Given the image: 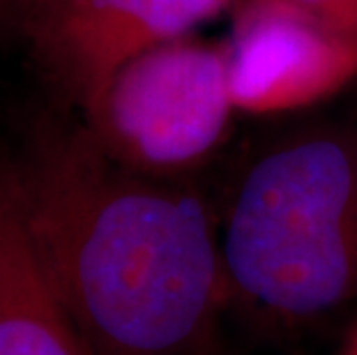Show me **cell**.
<instances>
[{
  "mask_svg": "<svg viewBox=\"0 0 357 355\" xmlns=\"http://www.w3.org/2000/svg\"><path fill=\"white\" fill-rule=\"evenodd\" d=\"M17 176L88 355H219L231 305L219 215L199 190L116 162L86 127H47Z\"/></svg>",
  "mask_w": 357,
  "mask_h": 355,
  "instance_id": "6da1fadb",
  "label": "cell"
},
{
  "mask_svg": "<svg viewBox=\"0 0 357 355\" xmlns=\"http://www.w3.org/2000/svg\"><path fill=\"white\" fill-rule=\"evenodd\" d=\"M0 355H88L37 256L17 166L7 162H0Z\"/></svg>",
  "mask_w": 357,
  "mask_h": 355,
  "instance_id": "8992f818",
  "label": "cell"
},
{
  "mask_svg": "<svg viewBox=\"0 0 357 355\" xmlns=\"http://www.w3.org/2000/svg\"><path fill=\"white\" fill-rule=\"evenodd\" d=\"M328 26L357 37V0H291Z\"/></svg>",
  "mask_w": 357,
  "mask_h": 355,
  "instance_id": "52a82bcc",
  "label": "cell"
},
{
  "mask_svg": "<svg viewBox=\"0 0 357 355\" xmlns=\"http://www.w3.org/2000/svg\"><path fill=\"white\" fill-rule=\"evenodd\" d=\"M229 305L270 330L357 307V127L314 125L263 148L219 215Z\"/></svg>",
  "mask_w": 357,
  "mask_h": 355,
  "instance_id": "7a4b0ae2",
  "label": "cell"
},
{
  "mask_svg": "<svg viewBox=\"0 0 357 355\" xmlns=\"http://www.w3.org/2000/svg\"><path fill=\"white\" fill-rule=\"evenodd\" d=\"M233 113L224 42L182 35L118 67L83 127L129 169L187 180L224 146Z\"/></svg>",
  "mask_w": 357,
  "mask_h": 355,
  "instance_id": "3957f363",
  "label": "cell"
},
{
  "mask_svg": "<svg viewBox=\"0 0 357 355\" xmlns=\"http://www.w3.org/2000/svg\"><path fill=\"white\" fill-rule=\"evenodd\" d=\"M339 355H357V330L351 335V339L344 344V349L339 351Z\"/></svg>",
  "mask_w": 357,
  "mask_h": 355,
  "instance_id": "ba28073f",
  "label": "cell"
},
{
  "mask_svg": "<svg viewBox=\"0 0 357 355\" xmlns=\"http://www.w3.org/2000/svg\"><path fill=\"white\" fill-rule=\"evenodd\" d=\"M224 49L233 107L252 116L307 109L357 79V37L291 0H238Z\"/></svg>",
  "mask_w": 357,
  "mask_h": 355,
  "instance_id": "277c9868",
  "label": "cell"
},
{
  "mask_svg": "<svg viewBox=\"0 0 357 355\" xmlns=\"http://www.w3.org/2000/svg\"><path fill=\"white\" fill-rule=\"evenodd\" d=\"M238 0H37L35 54L60 88L81 104L95 100L127 60L192 35Z\"/></svg>",
  "mask_w": 357,
  "mask_h": 355,
  "instance_id": "5b68a950",
  "label": "cell"
}]
</instances>
